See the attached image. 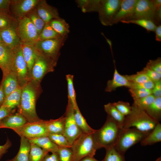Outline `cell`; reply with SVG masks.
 I'll return each mask as SVG.
<instances>
[{
  "label": "cell",
  "mask_w": 161,
  "mask_h": 161,
  "mask_svg": "<svg viewBox=\"0 0 161 161\" xmlns=\"http://www.w3.org/2000/svg\"><path fill=\"white\" fill-rule=\"evenodd\" d=\"M40 83L29 80L21 87V97L17 112L21 114L27 122L40 120L36 111V101L42 92Z\"/></svg>",
  "instance_id": "cell-1"
},
{
  "label": "cell",
  "mask_w": 161,
  "mask_h": 161,
  "mask_svg": "<svg viewBox=\"0 0 161 161\" xmlns=\"http://www.w3.org/2000/svg\"><path fill=\"white\" fill-rule=\"evenodd\" d=\"M121 128L117 123L107 115L106 120L99 129L95 130L93 133V139L97 150L102 148L114 146Z\"/></svg>",
  "instance_id": "cell-2"
},
{
  "label": "cell",
  "mask_w": 161,
  "mask_h": 161,
  "mask_svg": "<svg viewBox=\"0 0 161 161\" xmlns=\"http://www.w3.org/2000/svg\"><path fill=\"white\" fill-rule=\"evenodd\" d=\"M131 113L125 116L123 128L133 127L137 130L149 134L159 122L151 118L144 110L132 104Z\"/></svg>",
  "instance_id": "cell-3"
},
{
  "label": "cell",
  "mask_w": 161,
  "mask_h": 161,
  "mask_svg": "<svg viewBox=\"0 0 161 161\" xmlns=\"http://www.w3.org/2000/svg\"><path fill=\"white\" fill-rule=\"evenodd\" d=\"M93 133H82L73 142L71 146L72 161H79L85 157H94L95 155L97 149Z\"/></svg>",
  "instance_id": "cell-4"
},
{
  "label": "cell",
  "mask_w": 161,
  "mask_h": 161,
  "mask_svg": "<svg viewBox=\"0 0 161 161\" xmlns=\"http://www.w3.org/2000/svg\"><path fill=\"white\" fill-rule=\"evenodd\" d=\"M68 36L58 39L38 40L33 44L35 49L56 66L60 55V50Z\"/></svg>",
  "instance_id": "cell-5"
},
{
  "label": "cell",
  "mask_w": 161,
  "mask_h": 161,
  "mask_svg": "<svg viewBox=\"0 0 161 161\" xmlns=\"http://www.w3.org/2000/svg\"><path fill=\"white\" fill-rule=\"evenodd\" d=\"M148 134L134 128H121L114 147L118 151L124 154L129 148L140 142Z\"/></svg>",
  "instance_id": "cell-6"
},
{
  "label": "cell",
  "mask_w": 161,
  "mask_h": 161,
  "mask_svg": "<svg viewBox=\"0 0 161 161\" xmlns=\"http://www.w3.org/2000/svg\"><path fill=\"white\" fill-rule=\"evenodd\" d=\"M11 71L16 75L19 85L21 87L30 80L20 44L12 49Z\"/></svg>",
  "instance_id": "cell-7"
},
{
  "label": "cell",
  "mask_w": 161,
  "mask_h": 161,
  "mask_svg": "<svg viewBox=\"0 0 161 161\" xmlns=\"http://www.w3.org/2000/svg\"><path fill=\"white\" fill-rule=\"evenodd\" d=\"M45 120L31 122H27L23 125L12 130L20 137L28 139L48 136V132L47 129Z\"/></svg>",
  "instance_id": "cell-8"
},
{
  "label": "cell",
  "mask_w": 161,
  "mask_h": 161,
  "mask_svg": "<svg viewBox=\"0 0 161 161\" xmlns=\"http://www.w3.org/2000/svg\"><path fill=\"white\" fill-rule=\"evenodd\" d=\"M16 30L21 43L34 44L39 40L36 29L26 16L18 20Z\"/></svg>",
  "instance_id": "cell-9"
},
{
  "label": "cell",
  "mask_w": 161,
  "mask_h": 161,
  "mask_svg": "<svg viewBox=\"0 0 161 161\" xmlns=\"http://www.w3.org/2000/svg\"><path fill=\"white\" fill-rule=\"evenodd\" d=\"M35 58L32 70L30 79L40 83L47 74L54 71L56 66L35 49Z\"/></svg>",
  "instance_id": "cell-10"
},
{
  "label": "cell",
  "mask_w": 161,
  "mask_h": 161,
  "mask_svg": "<svg viewBox=\"0 0 161 161\" xmlns=\"http://www.w3.org/2000/svg\"><path fill=\"white\" fill-rule=\"evenodd\" d=\"M121 0H100L97 12L99 20L103 25L112 26Z\"/></svg>",
  "instance_id": "cell-11"
},
{
  "label": "cell",
  "mask_w": 161,
  "mask_h": 161,
  "mask_svg": "<svg viewBox=\"0 0 161 161\" xmlns=\"http://www.w3.org/2000/svg\"><path fill=\"white\" fill-rule=\"evenodd\" d=\"M64 115L65 120L63 135L71 145L74 141L83 133L75 121L74 106L69 100Z\"/></svg>",
  "instance_id": "cell-12"
},
{
  "label": "cell",
  "mask_w": 161,
  "mask_h": 161,
  "mask_svg": "<svg viewBox=\"0 0 161 161\" xmlns=\"http://www.w3.org/2000/svg\"><path fill=\"white\" fill-rule=\"evenodd\" d=\"M141 18L150 20L157 26L161 24L151 0H138L133 15L128 20Z\"/></svg>",
  "instance_id": "cell-13"
},
{
  "label": "cell",
  "mask_w": 161,
  "mask_h": 161,
  "mask_svg": "<svg viewBox=\"0 0 161 161\" xmlns=\"http://www.w3.org/2000/svg\"><path fill=\"white\" fill-rule=\"evenodd\" d=\"M39 0H11L10 7L11 15L18 21L26 16L35 8Z\"/></svg>",
  "instance_id": "cell-14"
},
{
  "label": "cell",
  "mask_w": 161,
  "mask_h": 161,
  "mask_svg": "<svg viewBox=\"0 0 161 161\" xmlns=\"http://www.w3.org/2000/svg\"><path fill=\"white\" fill-rule=\"evenodd\" d=\"M138 0H121L120 7L113 20L112 25L129 19L133 15Z\"/></svg>",
  "instance_id": "cell-15"
},
{
  "label": "cell",
  "mask_w": 161,
  "mask_h": 161,
  "mask_svg": "<svg viewBox=\"0 0 161 161\" xmlns=\"http://www.w3.org/2000/svg\"><path fill=\"white\" fill-rule=\"evenodd\" d=\"M35 8L45 24L61 18L57 9L49 4L45 0H39Z\"/></svg>",
  "instance_id": "cell-16"
},
{
  "label": "cell",
  "mask_w": 161,
  "mask_h": 161,
  "mask_svg": "<svg viewBox=\"0 0 161 161\" xmlns=\"http://www.w3.org/2000/svg\"><path fill=\"white\" fill-rule=\"evenodd\" d=\"M0 35L3 43L11 49L16 48L21 44L16 28L9 27L0 29Z\"/></svg>",
  "instance_id": "cell-17"
},
{
  "label": "cell",
  "mask_w": 161,
  "mask_h": 161,
  "mask_svg": "<svg viewBox=\"0 0 161 161\" xmlns=\"http://www.w3.org/2000/svg\"><path fill=\"white\" fill-rule=\"evenodd\" d=\"M12 50L3 43H0V68L3 77L11 71Z\"/></svg>",
  "instance_id": "cell-18"
},
{
  "label": "cell",
  "mask_w": 161,
  "mask_h": 161,
  "mask_svg": "<svg viewBox=\"0 0 161 161\" xmlns=\"http://www.w3.org/2000/svg\"><path fill=\"white\" fill-rule=\"evenodd\" d=\"M27 122L25 118L18 112L11 114L0 121V129H12L19 127Z\"/></svg>",
  "instance_id": "cell-19"
},
{
  "label": "cell",
  "mask_w": 161,
  "mask_h": 161,
  "mask_svg": "<svg viewBox=\"0 0 161 161\" xmlns=\"http://www.w3.org/2000/svg\"><path fill=\"white\" fill-rule=\"evenodd\" d=\"M23 57L26 62L30 79L35 58V50L33 44L21 43Z\"/></svg>",
  "instance_id": "cell-20"
},
{
  "label": "cell",
  "mask_w": 161,
  "mask_h": 161,
  "mask_svg": "<svg viewBox=\"0 0 161 161\" xmlns=\"http://www.w3.org/2000/svg\"><path fill=\"white\" fill-rule=\"evenodd\" d=\"M130 82L126 78L125 75L120 74L115 66L113 78L108 81L105 91L111 92L114 91L118 87L125 86L129 87Z\"/></svg>",
  "instance_id": "cell-21"
},
{
  "label": "cell",
  "mask_w": 161,
  "mask_h": 161,
  "mask_svg": "<svg viewBox=\"0 0 161 161\" xmlns=\"http://www.w3.org/2000/svg\"><path fill=\"white\" fill-rule=\"evenodd\" d=\"M1 83L6 97L20 86L16 75L12 71L3 77Z\"/></svg>",
  "instance_id": "cell-22"
},
{
  "label": "cell",
  "mask_w": 161,
  "mask_h": 161,
  "mask_svg": "<svg viewBox=\"0 0 161 161\" xmlns=\"http://www.w3.org/2000/svg\"><path fill=\"white\" fill-rule=\"evenodd\" d=\"M21 94V87L20 86L5 97L1 105L6 107L12 113H15L20 105Z\"/></svg>",
  "instance_id": "cell-23"
},
{
  "label": "cell",
  "mask_w": 161,
  "mask_h": 161,
  "mask_svg": "<svg viewBox=\"0 0 161 161\" xmlns=\"http://www.w3.org/2000/svg\"><path fill=\"white\" fill-rule=\"evenodd\" d=\"M19 150L16 155L10 161H29L31 143L26 138L21 137Z\"/></svg>",
  "instance_id": "cell-24"
},
{
  "label": "cell",
  "mask_w": 161,
  "mask_h": 161,
  "mask_svg": "<svg viewBox=\"0 0 161 161\" xmlns=\"http://www.w3.org/2000/svg\"><path fill=\"white\" fill-rule=\"evenodd\" d=\"M65 118L64 114L55 119L46 120V125L48 133L63 134Z\"/></svg>",
  "instance_id": "cell-25"
},
{
  "label": "cell",
  "mask_w": 161,
  "mask_h": 161,
  "mask_svg": "<svg viewBox=\"0 0 161 161\" xmlns=\"http://www.w3.org/2000/svg\"><path fill=\"white\" fill-rule=\"evenodd\" d=\"M28 139L30 143L35 144L49 152L57 153L59 148V147L53 142L48 136Z\"/></svg>",
  "instance_id": "cell-26"
},
{
  "label": "cell",
  "mask_w": 161,
  "mask_h": 161,
  "mask_svg": "<svg viewBox=\"0 0 161 161\" xmlns=\"http://www.w3.org/2000/svg\"><path fill=\"white\" fill-rule=\"evenodd\" d=\"M161 141V124L159 122L140 142L142 146L151 145Z\"/></svg>",
  "instance_id": "cell-27"
},
{
  "label": "cell",
  "mask_w": 161,
  "mask_h": 161,
  "mask_svg": "<svg viewBox=\"0 0 161 161\" xmlns=\"http://www.w3.org/2000/svg\"><path fill=\"white\" fill-rule=\"evenodd\" d=\"M49 24L51 27L61 36H68L69 32V26L65 20L61 18L53 19Z\"/></svg>",
  "instance_id": "cell-28"
},
{
  "label": "cell",
  "mask_w": 161,
  "mask_h": 161,
  "mask_svg": "<svg viewBox=\"0 0 161 161\" xmlns=\"http://www.w3.org/2000/svg\"><path fill=\"white\" fill-rule=\"evenodd\" d=\"M105 111L118 124L120 128L123 127L125 116L122 114L113 105L109 103L104 105Z\"/></svg>",
  "instance_id": "cell-29"
},
{
  "label": "cell",
  "mask_w": 161,
  "mask_h": 161,
  "mask_svg": "<svg viewBox=\"0 0 161 161\" xmlns=\"http://www.w3.org/2000/svg\"><path fill=\"white\" fill-rule=\"evenodd\" d=\"M145 111L153 119L159 122L161 120V97H156Z\"/></svg>",
  "instance_id": "cell-30"
},
{
  "label": "cell",
  "mask_w": 161,
  "mask_h": 161,
  "mask_svg": "<svg viewBox=\"0 0 161 161\" xmlns=\"http://www.w3.org/2000/svg\"><path fill=\"white\" fill-rule=\"evenodd\" d=\"M74 109V117L76 122L82 133L86 134L93 133L95 130L88 125L82 115L78 106Z\"/></svg>",
  "instance_id": "cell-31"
},
{
  "label": "cell",
  "mask_w": 161,
  "mask_h": 161,
  "mask_svg": "<svg viewBox=\"0 0 161 161\" xmlns=\"http://www.w3.org/2000/svg\"><path fill=\"white\" fill-rule=\"evenodd\" d=\"M100 0H78L75 2L83 13L97 12Z\"/></svg>",
  "instance_id": "cell-32"
},
{
  "label": "cell",
  "mask_w": 161,
  "mask_h": 161,
  "mask_svg": "<svg viewBox=\"0 0 161 161\" xmlns=\"http://www.w3.org/2000/svg\"><path fill=\"white\" fill-rule=\"evenodd\" d=\"M48 153L37 145L31 143L29 161H42Z\"/></svg>",
  "instance_id": "cell-33"
},
{
  "label": "cell",
  "mask_w": 161,
  "mask_h": 161,
  "mask_svg": "<svg viewBox=\"0 0 161 161\" xmlns=\"http://www.w3.org/2000/svg\"><path fill=\"white\" fill-rule=\"evenodd\" d=\"M35 27L39 35L42 30L45 23L38 15L35 7L26 16Z\"/></svg>",
  "instance_id": "cell-34"
},
{
  "label": "cell",
  "mask_w": 161,
  "mask_h": 161,
  "mask_svg": "<svg viewBox=\"0 0 161 161\" xmlns=\"http://www.w3.org/2000/svg\"><path fill=\"white\" fill-rule=\"evenodd\" d=\"M105 149L106 155L101 161H126L124 154L118 151L114 146Z\"/></svg>",
  "instance_id": "cell-35"
},
{
  "label": "cell",
  "mask_w": 161,
  "mask_h": 161,
  "mask_svg": "<svg viewBox=\"0 0 161 161\" xmlns=\"http://www.w3.org/2000/svg\"><path fill=\"white\" fill-rule=\"evenodd\" d=\"M123 23H132L139 25L148 31L154 32L157 25L150 20L145 19H137L122 21Z\"/></svg>",
  "instance_id": "cell-36"
},
{
  "label": "cell",
  "mask_w": 161,
  "mask_h": 161,
  "mask_svg": "<svg viewBox=\"0 0 161 161\" xmlns=\"http://www.w3.org/2000/svg\"><path fill=\"white\" fill-rule=\"evenodd\" d=\"M18 22L10 14L0 13V29L9 27L16 28Z\"/></svg>",
  "instance_id": "cell-37"
},
{
  "label": "cell",
  "mask_w": 161,
  "mask_h": 161,
  "mask_svg": "<svg viewBox=\"0 0 161 161\" xmlns=\"http://www.w3.org/2000/svg\"><path fill=\"white\" fill-rule=\"evenodd\" d=\"M62 37L57 33L49 23L45 24L42 30L39 35V40H45L58 39Z\"/></svg>",
  "instance_id": "cell-38"
},
{
  "label": "cell",
  "mask_w": 161,
  "mask_h": 161,
  "mask_svg": "<svg viewBox=\"0 0 161 161\" xmlns=\"http://www.w3.org/2000/svg\"><path fill=\"white\" fill-rule=\"evenodd\" d=\"M73 75L68 74L66 75L67 84L68 100L73 104L74 108L78 105L76 100V94L73 84Z\"/></svg>",
  "instance_id": "cell-39"
},
{
  "label": "cell",
  "mask_w": 161,
  "mask_h": 161,
  "mask_svg": "<svg viewBox=\"0 0 161 161\" xmlns=\"http://www.w3.org/2000/svg\"><path fill=\"white\" fill-rule=\"evenodd\" d=\"M155 97L152 94L138 99H134V104L138 108L145 111L154 101Z\"/></svg>",
  "instance_id": "cell-40"
},
{
  "label": "cell",
  "mask_w": 161,
  "mask_h": 161,
  "mask_svg": "<svg viewBox=\"0 0 161 161\" xmlns=\"http://www.w3.org/2000/svg\"><path fill=\"white\" fill-rule=\"evenodd\" d=\"M48 137L58 147H71L65 137L62 134L49 133Z\"/></svg>",
  "instance_id": "cell-41"
},
{
  "label": "cell",
  "mask_w": 161,
  "mask_h": 161,
  "mask_svg": "<svg viewBox=\"0 0 161 161\" xmlns=\"http://www.w3.org/2000/svg\"><path fill=\"white\" fill-rule=\"evenodd\" d=\"M57 153L60 161H72L73 154L71 147H59Z\"/></svg>",
  "instance_id": "cell-42"
},
{
  "label": "cell",
  "mask_w": 161,
  "mask_h": 161,
  "mask_svg": "<svg viewBox=\"0 0 161 161\" xmlns=\"http://www.w3.org/2000/svg\"><path fill=\"white\" fill-rule=\"evenodd\" d=\"M124 75L129 81L135 83H144L150 80L141 71L138 72L135 74Z\"/></svg>",
  "instance_id": "cell-43"
},
{
  "label": "cell",
  "mask_w": 161,
  "mask_h": 161,
  "mask_svg": "<svg viewBox=\"0 0 161 161\" xmlns=\"http://www.w3.org/2000/svg\"><path fill=\"white\" fill-rule=\"evenodd\" d=\"M118 111L125 116L129 115L131 112L132 106L129 103L119 101L112 103Z\"/></svg>",
  "instance_id": "cell-44"
},
{
  "label": "cell",
  "mask_w": 161,
  "mask_h": 161,
  "mask_svg": "<svg viewBox=\"0 0 161 161\" xmlns=\"http://www.w3.org/2000/svg\"><path fill=\"white\" fill-rule=\"evenodd\" d=\"M129 92L133 99L140 98L152 94V90L145 89H129Z\"/></svg>",
  "instance_id": "cell-45"
},
{
  "label": "cell",
  "mask_w": 161,
  "mask_h": 161,
  "mask_svg": "<svg viewBox=\"0 0 161 161\" xmlns=\"http://www.w3.org/2000/svg\"><path fill=\"white\" fill-rule=\"evenodd\" d=\"M141 71L154 83L161 80V73L152 70L146 67L144 68Z\"/></svg>",
  "instance_id": "cell-46"
},
{
  "label": "cell",
  "mask_w": 161,
  "mask_h": 161,
  "mask_svg": "<svg viewBox=\"0 0 161 161\" xmlns=\"http://www.w3.org/2000/svg\"><path fill=\"white\" fill-rule=\"evenodd\" d=\"M155 72L161 73V58L159 57L154 60H149L146 66Z\"/></svg>",
  "instance_id": "cell-47"
},
{
  "label": "cell",
  "mask_w": 161,
  "mask_h": 161,
  "mask_svg": "<svg viewBox=\"0 0 161 161\" xmlns=\"http://www.w3.org/2000/svg\"><path fill=\"white\" fill-rule=\"evenodd\" d=\"M154 85V83L150 80L146 82L140 83H135L130 82L129 88L145 89L152 90L153 88Z\"/></svg>",
  "instance_id": "cell-48"
},
{
  "label": "cell",
  "mask_w": 161,
  "mask_h": 161,
  "mask_svg": "<svg viewBox=\"0 0 161 161\" xmlns=\"http://www.w3.org/2000/svg\"><path fill=\"white\" fill-rule=\"evenodd\" d=\"M11 0H0V13L10 14V11Z\"/></svg>",
  "instance_id": "cell-49"
},
{
  "label": "cell",
  "mask_w": 161,
  "mask_h": 161,
  "mask_svg": "<svg viewBox=\"0 0 161 161\" xmlns=\"http://www.w3.org/2000/svg\"><path fill=\"white\" fill-rule=\"evenodd\" d=\"M152 91V95L155 98L161 97V80L154 83Z\"/></svg>",
  "instance_id": "cell-50"
},
{
  "label": "cell",
  "mask_w": 161,
  "mask_h": 161,
  "mask_svg": "<svg viewBox=\"0 0 161 161\" xmlns=\"http://www.w3.org/2000/svg\"><path fill=\"white\" fill-rule=\"evenodd\" d=\"M12 143L8 138L6 143L3 145H0V160L3 155L7 151L8 149L11 146Z\"/></svg>",
  "instance_id": "cell-51"
},
{
  "label": "cell",
  "mask_w": 161,
  "mask_h": 161,
  "mask_svg": "<svg viewBox=\"0 0 161 161\" xmlns=\"http://www.w3.org/2000/svg\"><path fill=\"white\" fill-rule=\"evenodd\" d=\"M13 113L6 107L2 105L0 107V121L4 118Z\"/></svg>",
  "instance_id": "cell-52"
},
{
  "label": "cell",
  "mask_w": 161,
  "mask_h": 161,
  "mask_svg": "<svg viewBox=\"0 0 161 161\" xmlns=\"http://www.w3.org/2000/svg\"><path fill=\"white\" fill-rule=\"evenodd\" d=\"M42 161H60L58 154L57 153H52L51 154H47Z\"/></svg>",
  "instance_id": "cell-53"
},
{
  "label": "cell",
  "mask_w": 161,
  "mask_h": 161,
  "mask_svg": "<svg viewBox=\"0 0 161 161\" xmlns=\"http://www.w3.org/2000/svg\"><path fill=\"white\" fill-rule=\"evenodd\" d=\"M155 34V40L159 42L161 41V25L157 26L154 30Z\"/></svg>",
  "instance_id": "cell-54"
},
{
  "label": "cell",
  "mask_w": 161,
  "mask_h": 161,
  "mask_svg": "<svg viewBox=\"0 0 161 161\" xmlns=\"http://www.w3.org/2000/svg\"><path fill=\"white\" fill-rule=\"evenodd\" d=\"M5 95L3 90L2 84H0V105H1L5 98Z\"/></svg>",
  "instance_id": "cell-55"
},
{
  "label": "cell",
  "mask_w": 161,
  "mask_h": 161,
  "mask_svg": "<svg viewBox=\"0 0 161 161\" xmlns=\"http://www.w3.org/2000/svg\"><path fill=\"white\" fill-rule=\"evenodd\" d=\"M156 10L161 8V0H151Z\"/></svg>",
  "instance_id": "cell-56"
},
{
  "label": "cell",
  "mask_w": 161,
  "mask_h": 161,
  "mask_svg": "<svg viewBox=\"0 0 161 161\" xmlns=\"http://www.w3.org/2000/svg\"><path fill=\"white\" fill-rule=\"evenodd\" d=\"M79 161H99L95 158L94 157L87 156L85 157Z\"/></svg>",
  "instance_id": "cell-57"
},
{
  "label": "cell",
  "mask_w": 161,
  "mask_h": 161,
  "mask_svg": "<svg viewBox=\"0 0 161 161\" xmlns=\"http://www.w3.org/2000/svg\"><path fill=\"white\" fill-rule=\"evenodd\" d=\"M155 161H161V157L158 158Z\"/></svg>",
  "instance_id": "cell-58"
},
{
  "label": "cell",
  "mask_w": 161,
  "mask_h": 161,
  "mask_svg": "<svg viewBox=\"0 0 161 161\" xmlns=\"http://www.w3.org/2000/svg\"><path fill=\"white\" fill-rule=\"evenodd\" d=\"M3 43L2 41V39H1L0 35V43Z\"/></svg>",
  "instance_id": "cell-59"
},
{
  "label": "cell",
  "mask_w": 161,
  "mask_h": 161,
  "mask_svg": "<svg viewBox=\"0 0 161 161\" xmlns=\"http://www.w3.org/2000/svg\"><path fill=\"white\" fill-rule=\"evenodd\" d=\"M1 105H0V107L1 106Z\"/></svg>",
  "instance_id": "cell-60"
},
{
  "label": "cell",
  "mask_w": 161,
  "mask_h": 161,
  "mask_svg": "<svg viewBox=\"0 0 161 161\" xmlns=\"http://www.w3.org/2000/svg\"><path fill=\"white\" fill-rule=\"evenodd\" d=\"M7 161H9V160H8Z\"/></svg>",
  "instance_id": "cell-61"
}]
</instances>
